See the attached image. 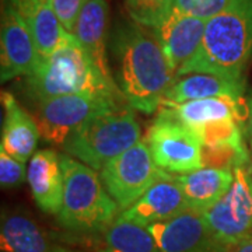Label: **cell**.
<instances>
[{"mask_svg": "<svg viewBox=\"0 0 252 252\" xmlns=\"http://www.w3.org/2000/svg\"><path fill=\"white\" fill-rule=\"evenodd\" d=\"M115 81L130 108L152 114L175 80L157 38L135 21L118 24L111 41Z\"/></svg>", "mask_w": 252, "mask_h": 252, "instance_id": "cell-1", "label": "cell"}, {"mask_svg": "<svg viewBox=\"0 0 252 252\" xmlns=\"http://www.w3.org/2000/svg\"><path fill=\"white\" fill-rule=\"evenodd\" d=\"M252 58V0H233L227 9L207 20L198 52L181 67L175 79L206 73L243 79Z\"/></svg>", "mask_w": 252, "mask_h": 252, "instance_id": "cell-2", "label": "cell"}, {"mask_svg": "<svg viewBox=\"0 0 252 252\" xmlns=\"http://www.w3.org/2000/svg\"><path fill=\"white\" fill-rule=\"evenodd\" d=\"M27 79V90L35 101L61 95H89L127 105L122 93L97 70L89 55L70 32H64L52 54L41 59Z\"/></svg>", "mask_w": 252, "mask_h": 252, "instance_id": "cell-3", "label": "cell"}, {"mask_svg": "<svg viewBox=\"0 0 252 252\" xmlns=\"http://www.w3.org/2000/svg\"><path fill=\"white\" fill-rule=\"evenodd\" d=\"M64 189L59 224L76 233L104 231L121 210L105 189L95 170L69 154L61 156Z\"/></svg>", "mask_w": 252, "mask_h": 252, "instance_id": "cell-4", "label": "cell"}, {"mask_svg": "<svg viewBox=\"0 0 252 252\" xmlns=\"http://www.w3.org/2000/svg\"><path fill=\"white\" fill-rule=\"evenodd\" d=\"M132 109L122 105L87 119L67 137L63 144L64 152L101 171L111 160L142 140L140 126Z\"/></svg>", "mask_w": 252, "mask_h": 252, "instance_id": "cell-5", "label": "cell"}, {"mask_svg": "<svg viewBox=\"0 0 252 252\" xmlns=\"http://www.w3.org/2000/svg\"><path fill=\"white\" fill-rule=\"evenodd\" d=\"M170 172L160 168L144 140L115 157L99 171L105 189L124 212L157 181L168 177Z\"/></svg>", "mask_w": 252, "mask_h": 252, "instance_id": "cell-6", "label": "cell"}, {"mask_svg": "<svg viewBox=\"0 0 252 252\" xmlns=\"http://www.w3.org/2000/svg\"><path fill=\"white\" fill-rule=\"evenodd\" d=\"M144 142L164 171L182 175L202 168V143L195 130L162 111L147 129Z\"/></svg>", "mask_w": 252, "mask_h": 252, "instance_id": "cell-7", "label": "cell"}, {"mask_svg": "<svg viewBox=\"0 0 252 252\" xmlns=\"http://www.w3.org/2000/svg\"><path fill=\"white\" fill-rule=\"evenodd\" d=\"M213 237L221 247L252 238V171L245 165L234 170L230 190L202 212Z\"/></svg>", "mask_w": 252, "mask_h": 252, "instance_id": "cell-8", "label": "cell"}, {"mask_svg": "<svg viewBox=\"0 0 252 252\" xmlns=\"http://www.w3.org/2000/svg\"><path fill=\"white\" fill-rule=\"evenodd\" d=\"M122 105L89 95H61L36 101L32 117L46 143L61 146L87 119Z\"/></svg>", "mask_w": 252, "mask_h": 252, "instance_id": "cell-9", "label": "cell"}, {"mask_svg": "<svg viewBox=\"0 0 252 252\" xmlns=\"http://www.w3.org/2000/svg\"><path fill=\"white\" fill-rule=\"evenodd\" d=\"M42 56L35 39L9 3L3 6L0 27V76L1 83L31 76L41 63Z\"/></svg>", "mask_w": 252, "mask_h": 252, "instance_id": "cell-10", "label": "cell"}, {"mask_svg": "<svg viewBox=\"0 0 252 252\" xmlns=\"http://www.w3.org/2000/svg\"><path fill=\"white\" fill-rule=\"evenodd\" d=\"M146 228L160 252H219L223 248L212 234L202 212L193 209Z\"/></svg>", "mask_w": 252, "mask_h": 252, "instance_id": "cell-11", "label": "cell"}, {"mask_svg": "<svg viewBox=\"0 0 252 252\" xmlns=\"http://www.w3.org/2000/svg\"><path fill=\"white\" fill-rule=\"evenodd\" d=\"M205 27L206 21L202 18L171 11L157 27L152 30L175 76L181 67L198 52Z\"/></svg>", "mask_w": 252, "mask_h": 252, "instance_id": "cell-12", "label": "cell"}, {"mask_svg": "<svg viewBox=\"0 0 252 252\" xmlns=\"http://www.w3.org/2000/svg\"><path fill=\"white\" fill-rule=\"evenodd\" d=\"M189 209L188 202L175 175L157 181L119 217L143 227L161 223Z\"/></svg>", "mask_w": 252, "mask_h": 252, "instance_id": "cell-13", "label": "cell"}, {"mask_svg": "<svg viewBox=\"0 0 252 252\" xmlns=\"http://www.w3.org/2000/svg\"><path fill=\"white\" fill-rule=\"evenodd\" d=\"M109 6L107 0H87L77 17L73 35L79 41L91 62L112 87L119 89L109 66L107 52V28ZM121 91V90H119Z\"/></svg>", "mask_w": 252, "mask_h": 252, "instance_id": "cell-14", "label": "cell"}, {"mask_svg": "<svg viewBox=\"0 0 252 252\" xmlns=\"http://www.w3.org/2000/svg\"><path fill=\"white\" fill-rule=\"evenodd\" d=\"M27 181L36 206L56 216L62 206L64 189L61 156L49 149L35 152L28 162Z\"/></svg>", "mask_w": 252, "mask_h": 252, "instance_id": "cell-15", "label": "cell"}, {"mask_svg": "<svg viewBox=\"0 0 252 252\" xmlns=\"http://www.w3.org/2000/svg\"><path fill=\"white\" fill-rule=\"evenodd\" d=\"M1 104L4 118L0 150L17 160L28 161L35 153L38 139L41 137L35 119L18 104L16 97L9 91H1Z\"/></svg>", "mask_w": 252, "mask_h": 252, "instance_id": "cell-16", "label": "cell"}, {"mask_svg": "<svg viewBox=\"0 0 252 252\" xmlns=\"http://www.w3.org/2000/svg\"><path fill=\"white\" fill-rule=\"evenodd\" d=\"M158 109L189 127H198L220 119H235L243 122L248 112L244 98L234 97L195 99L181 104L162 101Z\"/></svg>", "mask_w": 252, "mask_h": 252, "instance_id": "cell-17", "label": "cell"}, {"mask_svg": "<svg viewBox=\"0 0 252 252\" xmlns=\"http://www.w3.org/2000/svg\"><path fill=\"white\" fill-rule=\"evenodd\" d=\"M10 7L26 23L42 58L54 52L66 32L51 0H7Z\"/></svg>", "mask_w": 252, "mask_h": 252, "instance_id": "cell-18", "label": "cell"}, {"mask_svg": "<svg viewBox=\"0 0 252 252\" xmlns=\"http://www.w3.org/2000/svg\"><path fill=\"white\" fill-rule=\"evenodd\" d=\"M54 245L35 220L20 210H4L0 224L1 252H55Z\"/></svg>", "mask_w": 252, "mask_h": 252, "instance_id": "cell-19", "label": "cell"}, {"mask_svg": "<svg viewBox=\"0 0 252 252\" xmlns=\"http://www.w3.org/2000/svg\"><path fill=\"white\" fill-rule=\"evenodd\" d=\"M243 79H227L206 73H192L177 77L171 87L165 93L162 101L168 102H188L195 99L234 97L243 98Z\"/></svg>", "mask_w": 252, "mask_h": 252, "instance_id": "cell-20", "label": "cell"}, {"mask_svg": "<svg viewBox=\"0 0 252 252\" xmlns=\"http://www.w3.org/2000/svg\"><path fill=\"white\" fill-rule=\"evenodd\" d=\"M189 209L203 212L217 203L230 190L234 171L202 167L196 171L175 175Z\"/></svg>", "mask_w": 252, "mask_h": 252, "instance_id": "cell-21", "label": "cell"}, {"mask_svg": "<svg viewBox=\"0 0 252 252\" xmlns=\"http://www.w3.org/2000/svg\"><path fill=\"white\" fill-rule=\"evenodd\" d=\"M98 252H160L153 235L143 225L118 219L104 230V243Z\"/></svg>", "mask_w": 252, "mask_h": 252, "instance_id": "cell-22", "label": "cell"}, {"mask_svg": "<svg viewBox=\"0 0 252 252\" xmlns=\"http://www.w3.org/2000/svg\"><path fill=\"white\" fill-rule=\"evenodd\" d=\"M238 121L220 119L198 127H192L202 146H237L244 147L243 132Z\"/></svg>", "mask_w": 252, "mask_h": 252, "instance_id": "cell-23", "label": "cell"}, {"mask_svg": "<svg viewBox=\"0 0 252 252\" xmlns=\"http://www.w3.org/2000/svg\"><path fill=\"white\" fill-rule=\"evenodd\" d=\"M174 0H125L132 21L153 30L171 13Z\"/></svg>", "mask_w": 252, "mask_h": 252, "instance_id": "cell-24", "label": "cell"}, {"mask_svg": "<svg viewBox=\"0 0 252 252\" xmlns=\"http://www.w3.org/2000/svg\"><path fill=\"white\" fill-rule=\"evenodd\" d=\"M247 161L248 152L245 146H202V167L234 171Z\"/></svg>", "mask_w": 252, "mask_h": 252, "instance_id": "cell-25", "label": "cell"}, {"mask_svg": "<svg viewBox=\"0 0 252 252\" xmlns=\"http://www.w3.org/2000/svg\"><path fill=\"white\" fill-rule=\"evenodd\" d=\"M231 1L233 0H174L171 11L207 21L227 9Z\"/></svg>", "mask_w": 252, "mask_h": 252, "instance_id": "cell-26", "label": "cell"}, {"mask_svg": "<svg viewBox=\"0 0 252 252\" xmlns=\"http://www.w3.org/2000/svg\"><path fill=\"white\" fill-rule=\"evenodd\" d=\"M27 180L26 162L11 157L0 150V185L1 188H13L21 185Z\"/></svg>", "mask_w": 252, "mask_h": 252, "instance_id": "cell-27", "label": "cell"}, {"mask_svg": "<svg viewBox=\"0 0 252 252\" xmlns=\"http://www.w3.org/2000/svg\"><path fill=\"white\" fill-rule=\"evenodd\" d=\"M66 32L73 34L77 17L87 0H51Z\"/></svg>", "mask_w": 252, "mask_h": 252, "instance_id": "cell-28", "label": "cell"}, {"mask_svg": "<svg viewBox=\"0 0 252 252\" xmlns=\"http://www.w3.org/2000/svg\"><path fill=\"white\" fill-rule=\"evenodd\" d=\"M219 252H252V238L243 241V243L225 245Z\"/></svg>", "mask_w": 252, "mask_h": 252, "instance_id": "cell-29", "label": "cell"}, {"mask_svg": "<svg viewBox=\"0 0 252 252\" xmlns=\"http://www.w3.org/2000/svg\"><path fill=\"white\" fill-rule=\"evenodd\" d=\"M250 142H251V150H252V101L250 105Z\"/></svg>", "mask_w": 252, "mask_h": 252, "instance_id": "cell-30", "label": "cell"}]
</instances>
